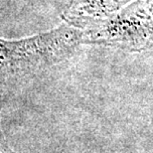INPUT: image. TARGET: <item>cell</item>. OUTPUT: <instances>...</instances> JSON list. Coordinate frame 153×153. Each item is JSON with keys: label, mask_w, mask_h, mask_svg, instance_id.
I'll use <instances>...</instances> for the list:
<instances>
[{"label": "cell", "mask_w": 153, "mask_h": 153, "mask_svg": "<svg viewBox=\"0 0 153 153\" xmlns=\"http://www.w3.org/2000/svg\"><path fill=\"white\" fill-rule=\"evenodd\" d=\"M87 42L127 51L153 48V0H133L108 19L93 26Z\"/></svg>", "instance_id": "cell-1"}, {"label": "cell", "mask_w": 153, "mask_h": 153, "mask_svg": "<svg viewBox=\"0 0 153 153\" xmlns=\"http://www.w3.org/2000/svg\"><path fill=\"white\" fill-rule=\"evenodd\" d=\"M84 2L82 10L87 11L85 20L91 27L108 19L133 0H79Z\"/></svg>", "instance_id": "cell-2"}]
</instances>
